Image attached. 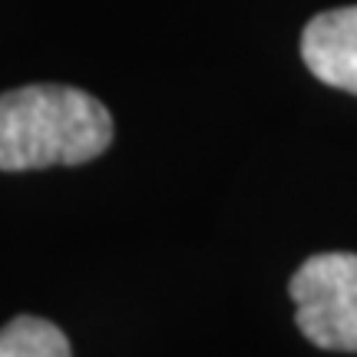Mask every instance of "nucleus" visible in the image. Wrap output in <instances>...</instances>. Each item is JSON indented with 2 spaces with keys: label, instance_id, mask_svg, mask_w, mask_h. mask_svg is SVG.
Listing matches in <instances>:
<instances>
[{
  "label": "nucleus",
  "instance_id": "f257e3e1",
  "mask_svg": "<svg viewBox=\"0 0 357 357\" xmlns=\"http://www.w3.org/2000/svg\"><path fill=\"white\" fill-rule=\"evenodd\" d=\"M113 116L96 96L60 83L0 93V169L79 166L109 149Z\"/></svg>",
  "mask_w": 357,
  "mask_h": 357
},
{
  "label": "nucleus",
  "instance_id": "f03ea898",
  "mask_svg": "<svg viewBox=\"0 0 357 357\" xmlns=\"http://www.w3.org/2000/svg\"><path fill=\"white\" fill-rule=\"evenodd\" d=\"M298 328L314 347L357 354V255H311L291 275Z\"/></svg>",
  "mask_w": 357,
  "mask_h": 357
},
{
  "label": "nucleus",
  "instance_id": "7ed1b4c3",
  "mask_svg": "<svg viewBox=\"0 0 357 357\" xmlns=\"http://www.w3.org/2000/svg\"><path fill=\"white\" fill-rule=\"evenodd\" d=\"M301 56L321 83L357 96V7L318 13L301 33Z\"/></svg>",
  "mask_w": 357,
  "mask_h": 357
},
{
  "label": "nucleus",
  "instance_id": "20e7f679",
  "mask_svg": "<svg viewBox=\"0 0 357 357\" xmlns=\"http://www.w3.org/2000/svg\"><path fill=\"white\" fill-rule=\"evenodd\" d=\"M0 357H73V351L53 321L20 314L0 328Z\"/></svg>",
  "mask_w": 357,
  "mask_h": 357
}]
</instances>
